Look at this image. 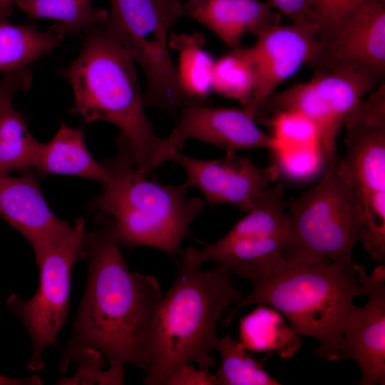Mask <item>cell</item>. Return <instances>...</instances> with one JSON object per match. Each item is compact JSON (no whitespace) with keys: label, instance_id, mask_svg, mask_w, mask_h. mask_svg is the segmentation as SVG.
I'll return each instance as SVG.
<instances>
[{"label":"cell","instance_id":"22","mask_svg":"<svg viewBox=\"0 0 385 385\" xmlns=\"http://www.w3.org/2000/svg\"><path fill=\"white\" fill-rule=\"evenodd\" d=\"M41 143L31 134L12 98L0 103V173L34 168Z\"/></svg>","mask_w":385,"mask_h":385},{"label":"cell","instance_id":"1","mask_svg":"<svg viewBox=\"0 0 385 385\" xmlns=\"http://www.w3.org/2000/svg\"><path fill=\"white\" fill-rule=\"evenodd\" d=\"M120 247L108 222L88 232L87 283L60 363L61 374L76 351L87 347L106 356L109 368L130 364L147 371L151 325L163 296L155 277L129 270Z\"/></svg>","mask_w":385,"mask_h":385},{"label":"cell","instance_id":"31","mask_svg":"<svg viewBox=\"0 0 385 385\" xmlns=\"http://www.w3.org/2000/svg\"><path fill=\"white\" fill-rule=\"evenodd\" d=\"M42 381L36 375L22 378H10L0 375V385H39Z\"/></svg>","mask_w":385,"mask_h":385},{"label":"cell","instance_id":"23","mask_svg":"<svg viewBox=\"0 0 385 385\" xmlns=\"http://www.w3.org/2000/svg\"><path fill=\"white\" fill-rule=\"evenodd\" d=\"M91 0H12L30 19L56 21L65 34H75L90 26L103 24L108 11L91 5Z\"/></svg>","mask_w":385,"mask_h":385},{"label":"cell","instance_id":"32","mask_svg":"<svg viewBox=\"0 0 385 385\" xmlns=\"http://www.w3.org/2000/svg\"><path fill=\"white\" fill-rule=\"evenodd\" d=\"M12 0H0V11L4 13L7 16H9L14 9Z\"/></svg>","mask_w":385,"mask_h":385},{"label":"cell","instance_id":"16","mask_svg":"<svg viewBox=\"0 0 385 385\" xmlns=\"http://www.w3.org/2000/svg\"><path fill=\"white\" fill-rule=\"evenodd\" d=\"M185 14L210 30L230 47L242 36L256 35L262 29L279 23L271 6L260 0H202L186 1Z\"/></svg>","mask_w":385,"mask_h":385},{"label":"cell","instance_id":"2","mask_svg":"<svg viewBox=\"0 0 385 385\" xmlns=\"http://www.w3.org/2000/svg\"><path fill=\"white\" fill-rule=\"evenodd\" d=\"M237 276L250 280L252 289L227 309L222 327H228L242 308L266 304L279 312L299 337H311L319 342L314 356L325 361L344 360L345 321L355 307L354 299L366 295L352 264H293L286 262L279 253Z\"/></svg>","mask_w":385,"mask_h":385},{"label":"cell","instance_id":"29","mask_svg":"<svg viewBox=\"0 0 385 385\" xmlns=\"http://www.w3.org/2000/svg\"><path fill=\"white\" fill-rule=\"evenodd\" d=\"M166 385H217L215 374L207 369H195L190 364L179 368L168 380Z\"/></svg>","mask_w":385,"mask_h":385},{"label":"cell","instance_id":"15","mask_svg":"<svg viewBox=\"0 0 385 385\" xmlns=\"http://www.w3.org/2000/svg\"><path fill=\"white\" fill-rule=\"evenodd\" d=\"M0 217L31 245L35 257L61 240L71 225L51 211L36 177L0 173Z\"/></svg>","mask_w":385,"mask_h":385},{"label":"cell","instance_id":"9","mask_svg":"<svg viewBox=\"0 0 385 385\" xmlns=\"http://www.w3.org/2000/svg\"><path fill=\"white\" fill-rule=\"evenodd\" d=\"M87 235L84 219L77 218L64 237L35 257L39 270L36 293L26 301L12 294L6 302L29 334L32 354L28 367L32 371L43 369V351L56 344L66 320L72 270L76 261L86 257Z\"/></svg>","mask_w":385,"mask_h":385},{"label":"cell","instance_id":"11","mask_svg":"<svg viewBox=\"0 0 385 385\" xmlns=\"http://www.w3.org/2000/svg\"><path fill=\"white\" fill-rule=\"evenodd\" d=\"M169 160L176 162L185 172L184 185L199 190L212 207L229 204L245 212L253 208L263 190L280 174L274 164L260 168L248 157L231 153L221 158L203 160L178 150L173 153Z\"/></svg>","mask_w":385,"mask_h":385},{"label":"cell","instance_id":"27","mask_svg":"<svg viewBox=\"0 0 385 385\" xmlns=\"http://www.w3.org/2000/svg\"><path fill=\"white\" fill-rule=\"evenodd\" d=\"M368 1L314 0L319 38L326 40L333 36L351 15Z\"/></svg>","mask_w":385,"mask_h":385},{"label":"cell","instance_id":"21","mask_svg":"<svg viewBox=\"0 0 385 385\" xmlns=\"http://www.w3.org/2000/svg\"><path fill=\"white\" fill-rule=\"evenodd\" d=\"M204 45L205 37L200 33H173L169 36V47L179 53L176 69L180 86L186 96L198 101H205L212 89L215 63Z\"/></svg>","mask_w":385,"mask_h":385},{"label":"cell","instance_id":"20","mask_svg":"<svg viewBox=\"0 0 385 385\" xmlns=\"http://www.w3.org/2000/svg\"><path fill=\"white\" fill-rule=\"evenodd\" d=\"M284 195V184L277 183L262 192L253 208L222 237L228 242L252 237L281 236L291 238V219Z\"/></svg>","mask_w":385,"mask_h":385},{"label":"cell","instance_id":"24","mask_svg":"<svg viewBox=\"0 0 385 385\" xmlns=\"http://www.w3.org/2000/svg\"><path fill=\"white\" fill-rule=\"evenodd\" d=\"M215 349L220 355V366L215 374L217 385H279L254 358L238 338L226 333L218 338Z\"/></svg>","mask_w":385,"mask_h":385},{"label":"cell","instance_id":"30","mask_svg":"<svg viewBox=\"0 0 385 385\" xmlns=\"http://www.w3.org/2000/svg\"><path fill=\"white\" fill-rule=\"evenodd\" d=\"M31 85V73L26 68L4 74L0 78V103L13 98L18 92L29 91Z\"/></svg>","mask_w":385,"mask_h":385},{"label":"cell","instance_id":"17","mask_svg":"<svg viewBox=\"0 0 385 385\" xmlns=\"http://www.w3.org/2000/svg\"><path fill=\"white\" fill-rule=\"evenodd\" d=\"M34 169L42 175L90 179L102 186L111 179L106 166L98 163L88 150L83 130L63 122L48 143H41Z\"/></svg>","mask_w":385,"mask_h":385},{"label":"cell","instance_id":"14","mask_svg":"<svg viewBox=\"0 0 385 385\" xmlns=\"http://www.w3.org/2000/svg\"><path fill=\"white\" fill-rule=\"evenodd\" d=\"M352 268L362 285L367 303L349 313L342 337L344 359L360 368V385L385 384V265L367 274L360 265Z\"/></svg>","mask_w":385,"mask_h":385},{"label":"cell","instance_id":"12","mask_svg":"<svg viewBox=\"0 0 385 385\" xmlns=\"http://www.w3.org/2000/svg\"><path fill=\"white\" fill-rule=\"evenodd\" d=\"M307 65L319 73L337 67L352 68L384 81L385 0L359 6L330 38L320 40Z\"/></svg>","mask_w":385,"mask_h":385},{"label":"cell","instance_id":"19","mask_svg":"<svg viewBox=\"0 0 385 385\" xmlns=\"http://www.w3.org/2000/svg\"><path fill=\"white\" fill-rule=\"evenodd\" d=\"M64 34L58 23L40 31L32 25L13 24L0 19V73L26 68L58 47Z\"/></svg>","mask_w":385,"mask_h":385},{"label":"cell","instance_id":"3","mask_svg":"<svg viewBox=\"0 0 385 385\" xmlns=\"http://www.w3.org/2000/svg\"><path fill=\"white\" fill-rule=\"evenodd\" d=\"M173 284L157 307L148 344V366L143 383L166 385L181 366L196 363L215 366L210 356L218 337L216 323L223 312L244 297L230 272L218 267L201 272L199 250L180 252Z\"/></svg>","mask_w":385,"mask_h":385},{"label":"cell","instance_id":"7","mask_svg":"<svg viewBox=\"0 0 385 385\" xmlns=\"http://www.w3.org/2000/svg\"><path fill=\"white\" fill-rule=\"evenodd\" d=\"M345 153L340 175L359 200L370 257L385 262V83H379L345 119Z\"/></svg>","mask_w":385,"mask_h":385},{"label":"cell","instance_id":"10","mask_svg":"<svg viewBox=\"0 0 385 385\" xmlns=\"http://www.w3.org/2000/svg\"><path fill=\"white\" fill-rule=\"evenodd\" d=\"M170 134L160 138L157 149L143 173L146 174L169 160L189 139H196L218 147L227 153L242 150H274L279 140L276 136L260 129L256 118L245 108H214L207 103L183 107Z\"/></svg>","mask_w":385,"mask_h":385},{"label":"cell","instance_id":"5","mask_svg":"<svg viewBox=\"0 0 385 385\" xmlns=\"http://www.w3.org/2000/svg\"><path fill=\"white\" fill-rule=\"evenodd\" d=\"M116 143L117 155L103 163L111 179L93 207L110 217L111 230L120 246L150 247L176 258L205 200L187 197L183 183L165 185L147 179L125 143L118 138Z\"/></svg>","mask_w":385,"mask_h":385},{"label":"cell","instance_id":"28","mask_svg":"<svg viewBox=\"0 0 385 385\" xmlns=\"http://www.w3.org/2000/svg\"><path fill=\"white\" fill-rule=\"evenodd\" d=\"M268 4L295 24L317 29L314 13V0H268Z\"/></svg>","mask_w":385,"mask_h":385},{"label":"cell","instance_id":"25","mask_svg":"<svg viewBox=\"0 0 385 385\" xmlns=\"http://www.w3.org/2000/svg\"><path fill=\"white\" fill-rule=\"evenodd\" d=\"M255 82L254 69L245 48H235L215 61L212 89L237 101L243 107L251 100Z\"/></svg>","mask_w":385,"mask_h":385},{"label":"cell","instance_id":"4","mask_svg":"<svg viewBox=\"0 0 385 385\" xmlns=\"http://www.w3.org/2000/svg\"><path fill=\"white\" fill-rule=\"evenodd\" d=\"M85 31L79 55L63 72L73 93L71 112L87 123L101 120L117 127L142 173L160 138L145 113L135 61L101 24Z\"/></svg>","mask_w":385,"mask_h":385},{"label":"cell","instance_id":"8","mask_svg":"<svg viewBox=\"0 0 385 385\" xmlns=\"http://www.w3.org/2000/svg\"><path fill=\"white\" fill-rule=\"evenodd\" d=\"M379 83L367 73L345 67L314 73L307 82L272 93L260 105L256 120L268 125L284 113L305 118L313 125L317 143L328 162L337 150L346 118Z\"/></svg>","mask_w":385,"mask_h":385},{"label":"cell","instance_id":"34","mask_svg":"<svg viewBox=\"0 0 385 385\" xmlns=\"http://www.w3.org/2000/svg\"><path fill=\"white\" fill-rule=\"evenodd\" d=\"M202 1V0H187V1Z\"/></svg>","mask_w":385,"mask_h":385},{"label":"cell","instance_id":"6","mask_svg":"<svg viewBox=\"0 0 385 385\" xmlns=\"http://www.w3.org/2000/svg\"><path fill=\"white\" fill-rule=\"evenodd\" d=\"M335 150L321 180L287 202L291 238L282 257L289 263L319 262L351 265V252L365 228L361 207L338 170Z\"/></svg>","mask_w":385,"mask_h":385},{"label":"cell","instance_id":"33","mask_svg":"<svg viewBox=\"0 0 385 385\" xmlns=\"http://www.w3.org/2000/svg\"><path fill=\"white\" fill-rule=\"evenodd\" d=\"M7 17L4 13L0 11V19H6Z\"/></svg>","mask_w":385,"mask_h":385},{"label":"cell","instance_id":"13","mask_svg":"<svg viewBox=\"0 0 385 385\" xmlns=\"http://www.w3.org/2000/svg\"><path fill=\"white\" fill-rule=\"evenodd\" d=\"M255 36V44L245 48L255 82L251 100L243 108L256 118L263 101L316 53L319 38L317 29L293 23L267 25Z\"/></svg>","mask_w":385,"mask_h":385},{"label":"cell","instance_id":"18","mask_svg":"<svg viewBox=\"0 0 385 385\" xmlns=\"http://www.w3.org/2000/svg\"><path fill=\"white\" fill-rule=\"evenodd\" d=\"M240 317L238 339L249 352L276 354L284 359L292 358L301 347L299 336L288 325L283 315L263 304Z\"/></svg>","mask_w":385,"mask_h":385},{"label":"cell","instance_id":"26","mask_svg":"<svg viewBox=\"0 0 385 385\" xmlns=\"http://www.w3.org/2000/svg\"><path fill=\"white\" fill-rule=\"evenodd\" d=\"M104 355L93 348H83L75 354L73 361L79 364L77 373L59 379L56 384H123L124 368L103 371Z\"/></svg>","mask_w":385,"mask_h":385}]
</instances>
